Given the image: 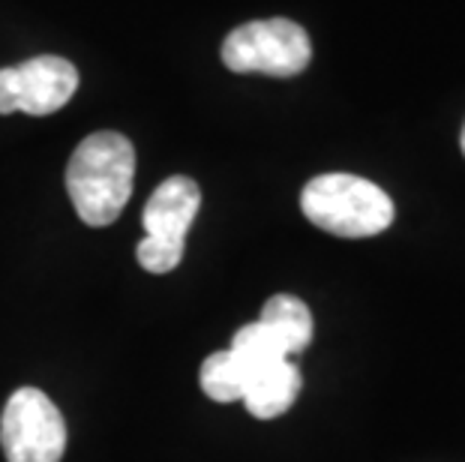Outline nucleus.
<instances>
[{
    "label": "nucleus",
    "mask_w": 465,
    "mask_h": 462,
    "mask_svg": "<svg viewBox=\"0 0 465 462\" xmlns=\"http://www.w3.org/2000/svg\"><path fill=\"white\" fill-rule=\"evenodd\" d=\"M135 181V147L121 133H94L66 165V190L82 222L103 229L124 213Z\"/></svg>",
    "instance_id": "nucleus-1"
},
{
    "label": "nucleus",
    "mask_w": 465,
    "mask_h": 462,
    "mask_svg": "<svg viewBox=\"0 0 465 462\" xmlns=\"http://www.w3.org/2000/svg\"><path fill=\"white\" fill-rule=\"evenodd\" d=\"M301 211L315 229L336 238H372L391 229L393 202L372 181L358 174H319L303 186Z\"/></svg>",
    "instance_id": "nucleus-2"
},
{
    "label": "nucleus",
    "mask_w": 465,
    "mask_h": 462,
    "mask_svg": "<svg viewBox=\"0 0 465 462\" xmlns=\"http://www.w3.org/2000/svg\"><path fill=\"white\" fill-rule=\"evenodd\" d=\"M312 61V43L306 31L292 18H267V22L241 25L225 36L223 64L232 73L292 78L303 73Z\"/></svg>",
    "instance_id": "nucleus-3"
},
{
    "label": "nucleus",
    "mask_w": 465,
    "mask_h": 462,
    "mask_svg": "<svg viewBox=\"0 0 465 462\" xmlns=\"http://www.w3.org/2000/svg\"><path fill=\"white\" fill-rule=\"evenodd\" d=\"M202 208L199 183L186 174H174L156 186L144 208V241L138 243L135 259L147 273H168L183 259V241Z\"/></svg>",
    "instance_id": "nucleus-4"
},
{
    "label": "nucleus",
    "mask_w": 465,
    "mask_h": 462,
    "mask_svg": "<svg viewBox=\"0 0 465 462\" xmlns=\"http://www.w3.org/2000/svg\"><path fill=\"white\" fill-rule=\"evenodd\" d=\"M0 447L6 462H61L66 424L61 408L36 388H18L0 418Z\"/></svg>",
    "instance_id": "nucleus-5"
},
{
    "label": "nucleus",
    "mask_w": 465,
    "mask_h": 462,
    "mask_svg": "<svg viewBox=\"0 0 465 462\" xmlns=\"http://www.w3.org/2000/svg\"><path fill=\"white\" fill-rule=\"evenodd\" d=\"M78 91V70L66 57L39 54L22 66L0 70V114H54Z\"/></svg>",
    "instance_id": "nucleus-6"
},
{
    "label": "nucleus",
    "mask_w": 465,
    "mask_h": 462,
    "mask_svg": "<svg viewBox=\"0 0 465 462\" xmlns=\"http://www.w3.org/2000/svg\"><path fill=\"white\" fill-rule=\"evenodd\" d=\"M301 385H303L301 369L289 358L267 363V367L250 369V378H246V390H243V406L250 408L252 418L273 420L285 415L298 402Z\"/></svg>",
    "instance_id": "nucleus-7"
},
{
    "label": "nucleus",
    "mask_w": 465,
    "mask_h": 462,
    "mask_svg": "<svg viewBox=\"0 0 465 462\" xmlns=\"http://www.w3.org/2000/svg\"><path fill=\"white\" fill-rule=\"evenodd\" d=\"M259 321L282 342L289 358L298 355V351H303L312 342V330H315L312 312L301 298H294V294H273L262 307Z\"/></svg>",
    "instance_id": "nucleus-8"
},
{
    "label": "nucleus",
    "mask_w": 465,
    "mask_h": 462,
    "mask_svg": "<svg viewBox=\"0 0 465 462\" xmlns=\"http://www.w3.org/2000/svg\"><path fill=\"white\" fill-rule=\"evenodd\" d=\"M246 378H250V369L243 367V360L237 358L232 349L213 351L211 358H204L202 372H199L202 390L213 402H237V399H243Z\"/></svg>",
    "instance_id": "nucleus-9"
},
{
    "label": "nucleus",
    "mask_w": 465,
    "mask_h": 462,
    "mask_svg": "<svg viewBox=\"0 0 465 462\" xmlns=\"http://www.w3.org/2000/svg\"><path fill=\"white\" fill-rule=\"evenodd\" d=\"M232 351L243 360L246 369H259V367H267V363L289 358L282 349V342L276 339L262 321H252V324H246V328L237 330L234 339H232Z\"/></svg>",
    "instance_id": "nucleus-10"
},
{
    "label": "nucleus",
    "mask_w": 465,
    "mask_h": 462,
    "mask_svg": "<svg viewBox=\"0 0 465 462\" xmlns=\"http://www.w3.org/2000/svg\"><path fill=\"white\" fill-rule=\"evenodd\" d=\"M462 153H465V130H462Z\"/></svg>",
    "instance_id": "nucleus-11"
}]
</instances>
